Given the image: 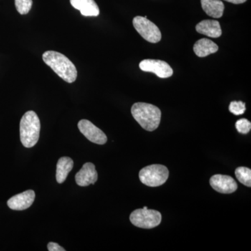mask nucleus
I'll list each match as a JSON object with an SVG mask.
<instances>
[{
    "label": "nucleus",
    "mask_w": 251,
    "mask_h": 251,
    "mask_svg": "<svg viewBox=\"0 0 251 251\" xmlns=\"http://www.w3.org/2000/svg\"><path fill=\"white\" fill-rule=\"evenodd\" d=\"M43 60L61 78L69 83L76 80V68L68 57L56 51H46L43 54Z\"/></svg>",
    "instance_id": "f257e3e1"
},
{
    "label": "nucleus",
    "mask_w": 251,
    "mask_h": 251,
    "mask_svg": "<svg viewBox=\"0 0 251 251\" xmlns=\"http://www.w3.org/2000/svg\"><path fill=\"white\" fill-rule=\"evenodd\" d=\"M131 114L142 128L148 131L156 130L161 122V110L152 104L135 103L132 106Z\"/></svg>",
    "instance_id": "f03ea898"
},
{
    "label": "nucleus",
    "mask_w": 251,
    "mask_h": 251,
    "mask_svg": "<svg viewBox=\"0 0 251 251\" xmlns=\"http://www.w3.org/2000/svg\"><path fill=\"white\" fill-rule=\"evenodd\" d=\"M41 123L35 112L28 111L20 123V135L23 146L31 148L36 145L40 135Z\"/></svg>",
    "instance_id": "7ed1b4c3"
},
{
    "label": "nucleus",
    "mask_w": 251,
    "mask_h": 251,
    "mask_svg": "<svg viewBox=\"0 0 251 251\" xmlns=\"http://www.w3.org/2000/svg\"><path fill=\"white\" fill-rule=\"evenodd\" d=\"M168 176L169 171L168 168L159 164L145 167L139 173L140 181L150 187H157L165 184Z\"/></svg>",
    "instance_id": "20e7f679"
},
{
    "label": "nucleus",
    "mask_w": 251,
    "mask_h": 251,
    "mask_svg": "<svg viewBox=\"0 0 251 251\" xmlns=\"http://www.w3.org/2000/svg\"><path fill=\"white\" fill-rule=\"evenodd\" d=\"M159 211L148 209H138L130 214V221L136 227L144 229L156 227L161 222Z\"/></svg>",
    "instance_id": "39448f33"
},
{
    "label": "nucleus",
    "mask_w": 251,
    "mask_h": 251,
    "mask_svg": "<svg viewBox=\"0 0 251 251\" xmlns=\"http://www.w3.org/2000/svg\"><path fill=\"white\" fill-rule=\"evenodd\" d=\"M133 25L135 30L148 42L156 44L161 39V32L159 28L148 18L136 16L133 18Z\"/></svg>",
    "instance_id": "423d86ee"
},
{
    "label": "nucleus",
    "mask_w": 251,
    "mask_h": 251,
    "mask_svg": "<svg viewBox=\"0 0 251 251\" xmlns=\"http://www.w3.org/2000/svg\"><path fill=\"white\" fill-rule=\"evenodd\" d=\"M139 67L143 72L153 73L161 78H168L173 74L171 66L164 61L158 59H144L140 63Z\"/></svg>",
    "instance_id": "0eeeda50"
},
{
    "label": "nucleus",
    "mask_w": 251,
    "mask_h": 251,
    "mask_svg": "<svg viewBox=\"0 0 251 251\" xmlns=\"http://www.w3.org/2000/svg\"><path fill=\"white\" fill-rule=\"evenodd\" d=\"M77 126L81 133L92 143L98 145H104L106 143L108 140L106 135L89 120H80Z\"/></svg>",
    "instance_id": "6e6552de"
},
{
    "label": "nucleus",
    "mask_w": 251,
    "mask_h": 251,
    "mask_svg": "<svg viewBox=\"0 0 251 251\" xmlns=\"http://www.w3.org/2000/svg\"><path fill=\"white\" fill-rule=\"evenodd\" d=\"M209 182L211 187L215 191L224 194L235 192L238 188L235 180L228 175H214L211 176Z\"/></svg>",
    "instance_id": "1a4fd4ad"
},
{
    "label": "nucleus",
    "mask_w": 251,
    "mask_h": 251,
    "mask_svg": "<svg viewBox=\"0 0 251 251\" xmlns=\"http://www.w3.org/2000/svg\"><path fill=\"white\" fill-rule=\"evenodd\" d=\"M35 193L32 190H28L10 198L7 204L13 210L22 211L30 207L35 200Z\"/></svg>",
    "instance_id": "9d476101"
},
{
    "label": "nucleus",
    "mask_w": 251,
    "mask_h": 251,
    "mask_svg": "<svg viewBox=\"0 0 251 251\" xmlns=\"http://www.w3.org/2000/svg\"><path fill=\"white\" fill-rule=\"evenodd\" d=\"M98 179V173L95 166L92 163H86L80 171L75 175V181L80 186L94 184Z\"/></svg>",
    "instance_id": "9b49d317"
},
{
    "label": "nucleus",
    "mask_w": 251,
    "mask_h": 251,
    "mask_svg": "<svg viewBox=\"0 0 251 251\" xmlns=\"http://www.w3.org/2000/svg\"><path fill=\"white\" fill-rule=\"evenodd\" d=\"M196 29L200 34L211 38H219L222 34L220 23L215 20H204L198 23Z\"/></svg>",
    "instance_id": "f8f14e48"
},
{
    "label": "nucleus",
    "mask_w": 251,
    "mask_h": 251,
    "mask_svg": "<svg viewBox=\"0 0 251 251\" xmlns=\"http://www.w3.org/2000/svg\"><path fill=\"white\" fill-rule=\"evenodd\" d=\"M71 4L79 10L84 16H98L100 14L98 5L94 0H70Z\"/></svg>",
    "instance_id": "ddd939ff"
},
{
    "label": "nucleus",
    "mask_w": 251,
    "mask_h": 251,
    "mask_svg": "<svg viewBox=\"0 0 251 251\" xmlns=\"http://www.w3.org/2000/svg\"><path fill=\"white\" fill-rule=\"evenodd\" d=\"M219 50V46L210 39H201L196 41L193 46V50L199 57H204L209 54L215 53Z\"/></svg>",
    "instance_id": "4468645a"
},
{
    "label": "nucleus",
    "mask_w": 251,
    "mask_h": 251,
    "mask_svg": "<svg viewBox=\"0 0 251 251\" xmlns=\"http://www.w3.org/2000/svg\"><path fill=\"white\" fill-rule=\"evenodd\" d=\"M203 11L208 16L220 18L224 15L225 6L221 0H201Z\"/></svg>",
    "instance_id": "2eb2a0df"
},
{
    "label": "nucleus",
    "mask_w": 251,
    "mask_h": 251,
    "mask_svg": "<svg viewBox=\"0 0 251 251\" xmlns=\"http://www.w3.org/2000/svg\"><path fill=\"white\" fill-rule=\"evenodd\" d=\"M74 164V161L69 157L64 156L59 158L56 171V179L57 183L62 184L64 182L68 175L72 171Z\"/></svg>",
    "instance_id": "dca6fc26"
},
{
    "label": "nucleus",
    "mask_w": 251,
    "mask_h": 251,
    "mask_svg": "<svg viewBox=\"0 0 251 251\" xmlns=\"http://www.w3.org/2000/svg\"><path fill=\"white\" fill-rule=\"evenodd\" d=\"M236 177L239 182L247 187L251 186V170L246 167H239L235 171Z\"/></svg>",
    "instance_id": "f3484780"
},
{
    "label": "nucleus",
    "mask_w": 251,
    "mask_h": 251,
    "mask_svg": "<svg viewBox=\"0 0 251 251\" xmlns=\"http://www.w3.org/2000/svg\"><path fill=\"white\" fill-rule=\"evenodd\" d=\"M32 3V0H15L16 9L21 15L27 14L29 12Z\"/></svg>",
    "instance_id": "a211bd4d"
},
{
    "label": "nucleus",
    "mask_w": 251,
    "mask_h": 251,
    "mask_svg": "<svg viewBox=\"0 0 251 251\" xmlns=\"http://www.w3.org/2000/svg\"><path fill=\"white\" fill-rule=\"evenodd\" d=\"M229 110L234 115H243L246 111V104L242 101H232L229 104Z\"/></svg>",
    "instance_id": "6ab92c4d"
},
{
    "label": "nucleus",
    "mask_w": 251,
    "mask_h": 251,
    "mask_svg": "<svg viewBox=\"0 0 251 251\" xmlns=\"http://www.w3.org/2000/svg\"><path fill=\"white\" fill-rule=\"evenodd\" d=\"M235 126L239 133L247 134L251 129V123L247 119L243 118L236 122Z\"/></svg>",
    "instance_id": "aec40b11"
},
{
    "label": "nucleus",
    "mask_w": 251,
    "mask_h": 251,
    "mask_svg": "<svg viewBox=\"0 0 251 251\" xmlns=\"http://www.w3.org/2000/svg\"><path fill=\"white\" fill-rule=\"evenodd\" d=\"M48 250L49 251H65L64 248L60 247L58 244L54 242H50L48 244Z\"/></svg>",
    "instance_id": "412c9836"
},
{
    "label": "nucleus",
    "mask_w": 251,
    "mask_h": 251,
    "mask_svg": "<svg viewBox=\"0 0 251 251\" xmlns=\"http://www.w3.org/2000/svg\"><path fill=\"white\" fill-rule=\"evenodd\" d=\"M225 1H227V2L232 3V4H239L246 2L247 0H225Z\"/></svg>",
    "instance_id": "4be33fe9"
}]
</instances>
